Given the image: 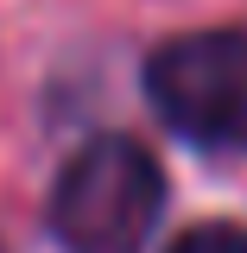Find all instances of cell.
<instances>
[{"instance_id": "1", "label": "cell", "mask_w": 247, "mask_h": 253, "mask_svg": "<svg viewBox=\"0 0 247 253\" xmlns=\"http://www.w3.org/2000/svg\"><path fill=\"white\" fill-rule=\"evenodd\" d=\"M158 209H165V171L127 133L89 139L51 184V228L70 253H140Z\"/></svg>"}, {"instance_id": "2", "label": "cell", "mask_w": 247, "mask_h": 253, "mask_svg": "<svg viewBox=\"0 0 247 253\" xmlns=\"http://www.w3.org/2000/svg\"><path fill=\"white\" fill-rule=\"evenodd\" d=\"M146 95L197 146H247V26L184 32L146 57Z\"/></svg>"}, {"instance_id": "3", "label": "cell", "mask_w": 247, "mask_h": 253, "mask_svg": "<svg viewBox=\"0 0 247 253\" xmlns=\"http://www.w3.org/2000/svg\"><path fill=\"white\" fill-rule=\"evenodd\" d=\"M165 253H247V228L241 221H203V228H184Z\"/></svg>"}]
</instances>
